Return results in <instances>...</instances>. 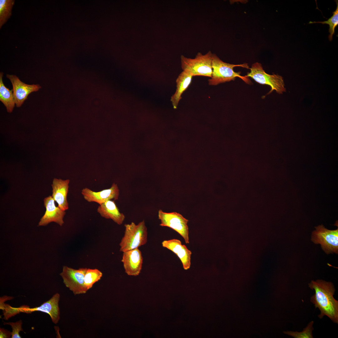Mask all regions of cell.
I'll return each mask as SVG.
<instances>
[{
	"instance_id": "2e32d148",
	"label": "cell",
	"mask_w": 338,
	"mask_h": 338,
	"mask_svg": "<svg viewBox=\"0 0 338 338\" xmlns=\"http://www.w3.org/2000/svg\"><path fill=\"white\" fill-rule=\"evenodd\" d=\"M97 212L102 217L111 219L119 225L122 224L125 218L120 212L114 200H109L99 204Z\"/></svg>"
},
{
	"instance_id": "9c48e42d",
	"label": "cell",
	"mask_w": 338,
	"mask_h": 338,
	"mask_svg": "<svg viewBox=\"0 0 338 338\" xmlns=\"http://www.w3.org/2000/svg\"><path fill=\"white\" fill-rule=\"evenodd\" d=\"M6 77L10 80L13 87V95L16 106L20 107L28 99L31 93L38 91L41 88L39 84H28L21 81L18 77L13 75L7 74Z\"/></svg>"
},
{
	"instance_id": "30bf717a",
	"label": "cell",
	"mask_w": 338,
	"mask_h": 338,
	"mask_svg": "<svg viewBox=\"0 0 338 338\" xmlns=\"http://www.w3.org/2000/svg\"><path fill=\"white\" fill-rule=\"evenodd\" d=\"M81 193L87 202H95L100 204L109 200H118L120 192L117 185L113 183L110 188L99 192H96L88 188H84L82 190Z\"/></svg>"
},
{
	"instance_id": "5bb4252c",
	"label": "cell",
	"mask_w": 338,
	"mask_h": 338,
	"mask_svg": "<svg viewBox=\"0 0 338 338\" xmlns=\"http://www.w3.org/2000/svg\"><path fill=\"white\" fill-rule=\"evenodd\" d=\"M69 179L63 180L54 178L52 184V197L58 204V207L62 210L65 211L69 208L67 195L69 188Z\"/></svg>"
},
{
	"instance_id": "9a60e30c",
	"label": "cell",
	"mask_w": 338,
	"mask_h": 338,
	"mask_svg": "<svg viewBox=\"0 0 338 338\" xmlns=\"http://www.w3.org/2000/svg\"><path fill=\"white\" fill-rule=\"evenodd\" d=\"M60 298L59 294L56 293L39 306L30 308L28 306L26 313H30L35 311L46 313L50 315L53 323L57 324L60 319V312L59 305Z\"/></svg>"
},
{
	"instance_id": "52a82bcc",
	"label": "cell",
	"mask_w": 338,
	"mask_h": 338,
	"mask_svg": "<svg viewBox=\"0 0 338 338\" xmlns=\"http://www.w3.org/2000/svg\"><path fill=\"white\" fill-rule=\"evenodd\" d=\"M87 268L75 269L64 266L60 274L65 286L74 295L85 294L87 291L84 285V278Z\"/></svg>"
},
{
	"instance_id": "cb8c5ba5",
	"label": "cell",
	"mask_w": 338,
	"mask_h": 338,
	"mask_svg": "<svg viewBox=\"0 0 338 338\" xmlns=\"http://www.w3.org/2000/svg\"><path fill=\"white\" fill-rule=\"evenodd\" d=\"M3 324L4 325H9L11 326L12 329V331L11 332L12 338H20L21 337L19 334L20 331H23L22 327V321L21 320L15 322H5Z\"/></svg>"
},
{
	"instance_id": "3957f363",
	"label": "cell",
	"mask_w": 338,
	"mask_h": 338,
	"mask_svg": "<svg viewBox=\"0 0 338 338\" xmlns=\"http://www.w3.org/2000/svg\"><path fill=\"white\" fill-rule=\"evenodd\" d=\"M124 235L120 243V251L124 252L138 248L147 241V229L144 220L137 224L133 222L125 224Z\"/></svg>"
},
{
	"instance_id": "7402d4cb",
	"label": "cell",
	"mask_w": 338,
	"mask_h": 338,
	"mask_svg": "<svg viewBox=\"0 0 338 338\" xmlns=\"http://www.w3.org/2000/svg\"><path fill=\"white\" fill-rule=\"evenodd\" d=\"M313 321L310 322L303 330L300 332L292 331H284L285 334L291 336L294 338H313L312 330H314L313 325Z\"/></svg>"
},
{
	"instance_id": "8992f818",
	"label": "cell",
	"mask_w": 338,
	"mask_h": 338,
	"mask_svg": "<svg viewBox=\"0 0 338 338\" xmlns=\"http://www.w3.org/2000/svg\"><path fill=\"white\" fill-rule=\"evenodd\" d=\"M311 236V240L315 244H320L327 254L338 253V229L329 230L322 225L315 227Z\"/></svg>"
},
{
	"instance_id": "8fae6325",
	"label": "cell",
	"mask_w": 338,
	"mask_h": 338,
	"mask_svg": "<svg viewBox=\"0 0 338 338\" xmlns=\"http://www.w3.org/2000/svg\"><path fill=\"white\" fill-rule=\"evenodd\" d=\"M143 260L141 252L138 248L123 252L121 261L127 274L137 276L141 270Z\"/></svg>"
},
{
	"instance_id": "6da1fadb",
	"label": "cell",
	"mask_w": 338,
	"mask_h": 338,
	"mask_svg": "<svg viewBox=\"0 0 338 338\" xmlns=\"http://www.w3.org/2000/svg\"><path fill=\"white\" fill-rule=\"evenodd\" d=\"M310 288L315 291L310 301L320 311L318 316L322 319L327 316L334 323H338V301L333 297L335 289L333 283L322 280H312Z\"/></svg>"
},
{
	"instance_id": "7a4b0ae2",
	"label": "cell",
	"mask_w": 338,
	"mask_h": 338,
	"mask_svg": "<svg viewBox=\"0 0 338 338\" xmlns=\"http://www.w3.org/2000/svg\"><path fill=\"white\" fill-rule=\"evenodd\" d=\"M240 66L246 68L249 67L247 64H233L223 62L216 54H213L212 60V74L211 78L208 80V84L216 85L221 83L234 80L236 77L241 79L248 84L251 81L246 76H242L240 72H236L233 70L235 67Z\"/></svg>"
},
{
	"instance_id": "603a6c76",
	"label": "cell",
	"mask_w": 338,
	"mask_h": 338,
	"mask_svg": "<svg viewBox=\"0 0 338 338\" xmlns=\"http://www.w3.org/2000/svg\"><path fill=\"white\" fill-rule=\"evenodd\" d=\"M0 309L3 310V319L6 320L21 312L20 307H13L4 303L0 304Z\"/></svg>"
},
{
	"instance_id": "277c9868",
	"label": "cell",
	"mask_w": 338,
	"mask_h": 338,
	"mask_svg": "<svg viewBox=\"0 0 338 338\" xmlns=\"http://www.w3.org/2000/svg\"><path fill=\"white\" fill-rule=\"evenodd\" d=\"M213 54L208 51L204 55L198 52L194 59L181 56V67L183 71L190 73L193 76H202L211 77L212 74Z\"/></svg>"
},
{
	"instance_id": "e0dca14e",
	"label": "cell",
	"mask_w": 338,
	"mask_h": 338,
	"mask_svg": "<svg viewBox=\"0 0 338 338\" xmlns=\"http://www.w3.org/2000/svg\"><path fill=\"white\" fill-rule=\"evenodd\" d=\"M193 77L189 72L183 71L177 78L176 80L177 89L175 93L171 99L174 109L177 108L180 100L182 99V94L190 84Z\"/></svg>"
},
{
	"instance_id": "ba28073f",
	"label": "cell",
	"mask_w": 338,
	"mask_h": 338,
	"mask_svg": "<svg viewBox=\"0 0 338 338\" xmlns=\"http://www.w3.org/2000/svg\"><path fill=\"white\" fill-rule=\"evenodd\" d=\"M158 217L161 221V226L173 229L183 238L186 243H189L188 220L176 212L166 213L161 209L158 211Z\"/></svg>"
},
{
	"instance_id": "4fadbf2b",
	"label": "cell",
	"mask_w": 338,
	"mask_h": 338,
	"mask_svg": "<svg viewBox=\"0 0 338 338\" xmlns=\"http://www.w3.org/2000/svg\"><path fill=\"white\" fill-rule=\"evenodd\" d=\"M162 245L163 247L170 250L177 255L181 261L185 270L190 268L192 252L186 246L182 244L180 240L173 239L164 240L162 242Z\"/></svg>"
},
{
	"instance_id": "5b68a950",
	"label": "cell",
	"mask_w": 338,
	"mask_h": 338,
	"mask_svg": "<svg viewBox=\"0 0 338 338\" xmlns=\"http://www.w3.org/2000/svg\"><path fill=\"white\" fill-rule=\"evenodd\" d=\"M246 76L251 77L260 84L269 85L271 90L268 94L274 90L279 94L286 91L283 77L277 74L270 75L266 73L261 64L259 63H255L252 65L250 72L248 73Z\"/></svg>"
},
{
	"instance_id": "ffe728a7",
	"label": "cell",
	"mask_w": 338,
	"mask_h": 338,
	"mask_svg": "<svg viewBox=\"0 0 338 338\" xmlns=\"http://www.w3.org/2000/svg\"><path fill=\"white\" fill-rule=\"evenodd\" d=\"M103 274L97 269H87L84 278V285L86 290L90 289L94 284L99 281Z\"/></svg>"
},
{
	"instance_id": "d4e9b609",
	"label": "cell",
	"mask_w": 338,
	"mask_h": 338,
	"mask_svg": "<svg viewBox=\"0 0 338 338\" xmlns=\"http://www.w3.org/2000/svg\"><path fill=\"white\" fill-rule=\"evenodd\" d=\"M11 336V332L3 328H0V338H8Z\"/></svg>"
},
{
	"instance_id": "ac0fdd59",
	"label": "cell",
	"mask_w": 338,
	"mask_h": 338,
	"mask_svg": "<svg viewBox=\"0 0 338 338\" xmlns=\"http://www.w3.org/2000/svg\"><path fill=\"white\" fill-rule=\"evenodd\" d=\"M3 73H0V100L6 106L7 112L11 113L15 104L13 95V90H9L4 85L3 81Z\"/></svg>"
},
{
	"instance_id": "d6986e66",
	"label": "cell",
	"mask_w": 338,
	"mask_h": 338,
	"mask_svg": "<svg viewBox=\"0 0 338 338\" xmlns=\"http://www.w3.org/2000/svg\"><path fill=\"white\" fill-rule=\"evenodd\" d=\"M15 0H0V28L12 15V10Z\"/></svg>"
},
{
	"instance_id": "7c38bea8",
	"label": "cell",
	"mask_w": 338,
	"mask_h": 338,
	"mask_svg": "<svg viewBox=\"0 0 338 338\" xmlns=\"http://www.w3.org/2000/svg\"><path fill=\"white\" fill-rule=\"evenodd\" d=\"M44 201L46 210L39 222L38 226H45L51 222H54L62 226L64 223L63 218L65 214V211L55 206V201L52 196L45 198Z\"/></svg>"
},
{
	"instance_id": "44dd1931",
	"label": "cell",
	"mask_w": 338,
	"mask_h": 338,
	"mask_svg": "<svg viewBox=\"0 0 338 338\" xmlns=\"http://www.w3.org/2000/svg\"><path fill=\"white\" fill-rule=\"evenodd\" d=\"M337 7L335 10L333 12V15L326 21L321 22H311L309 23H321L322 24H328L329 26V32L330 33L328 38L330 41L332 39L333 35L335 33V29L338 25V2L336 1Z\"/></svg>"
}]
</instances>
